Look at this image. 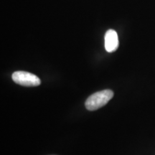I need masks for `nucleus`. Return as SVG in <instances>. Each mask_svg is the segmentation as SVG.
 I'll return each mask as SVG.
<instances>
[{"mask_svg": "<svg viewBox=\"0 0 155 155\" xmlns=\"http://www.w3.org/2000/svg\"><path fill=\"white\" fill-rule=\"evenodd\" d=\"M12 80L15 83L26 87L40 86L41 81L37 75L26 71H16L13 73Z\"/></svg>", "mask_w": 155, "mask_h": 155, "instance_id": "obj_2", "label": "nucleus"}, {"mask_svg": "<svg viewBox=\"0 0 155 155\" xmlns=\"http://www.w3.org/2000/svg\"><path fill=\"white\" fill-rule=\"evenodd\" d=\"M114 92L109 89L94 93L87 98L85 106L88 111H96L103 107L113 98Z\"/></svg>", "mask_w": 155, "mask_h": 155, "instance_id": "obj_1", "label": "nucleus"}, {"mask_svg": "<svg viewBox=\"0 0 155 155\" xmlns=\"http://www.w3.org/2000/svg\"><path fill=\"white\" fill-rule=\"evenodd\" d=\"M119 48V38L114 30H108L105 35V49L108 53H113Z\"/></svg>", "mask_w": 155, "mask_h": 155, "instance_id": "obj_3", "label": "nucleus"}]
</instances>
